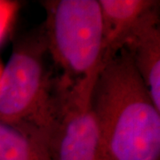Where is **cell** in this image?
<instances>
[{"mask_svg": "<svg viewBox=\"0 0 160 160\" xmlns=\"http://www.w3.org/2000/svg\"><path fill=\"white\" fill-rule=\"evenodd\" d=\"M92 108L109 160H160V109L125 49L102 67Z\"/></svg>", "mask_w": 160, "mask_h": 160, "instance_id": "1", "label": "cell"}, {"mask_svg": "<svg viewBox=\"0 0 160 160\" xmlns=\"http://www.w3.org/2000/svg\"><path fill=\"white\" fill-rule=\"evenodd\" d=\"M43 32L21 39L0 74V120L50 149L61 108V87L51 78ZM51 150V149H50Z\"/></svg>", "mask_w": 160, "mask_h": 160, "instance_id": "2", "label": "cell"}, {"mask_svg": "<svg viewBox=\"0 0 160 160\" xmlns=\"http://www.w3.org/2000/svg\"><path fill=\"white\" fill-rule=\"evenodd\" d=\"M43 28L46 48L62 71L61 81L73 84L102 67L103 31L97 0H53L44 2Z\"/></svg>", "mask_w": 160, "mask_h": 160, "instance_id": "3", "label": "cell"}, {"mask_svg": "<svg viewBox=\"0 0 160 160\" xmlns=\"http://www.w3.org/2000/svg\"><path fill=\"white\" fill-rule=\"evenodd\" d=\"M101 69L61 86L60 114L50 146L53 160H109L92 108V89Z\"/></svg>", "mask_w": 160, "mask_h": 160, "instance_id": "4", "label": "cell"}, {"mask_svg": "<svg viewBox=\"0 0 160 160\" xmlns=\"http://www.w3.org/2000/svg\"><path fill=\"white\" fill-rule=\"evenodd\" d=\"M157 7L138 23L124 48L147 86L156 106L160 109V29Z\"/></svg>", "mask_w": 160, "mask_h": 160, "instance_id": "5", "label": "cell"}, {"mask_svg": "<svg viewBox=\"0 0 160 160\" xmlns=\"http://www.w3.org/2000/svg\"><path fill=\"white\" fill-rule=\"evenodd\" d=\"M103 31L102 65L115 57L137 24L158 5L153 0H100Z\"/></svg>", "mask_w": 160, "mask_h": 160, "instance_id": "6", "label": "cell"}, {"mask_svg": "<svg viewBox=\"0 0 160 160\" xmlns=\"http://www.w3.org/2000/svg\"><path fill=\"white\" fill-rule=\"evenodd\" d=\"M0 160H53L46 144L0 120Z\"/></svg>", "mask_w": 160, "mask_h": 160, "instance_id": "7", "label": "cell"}, {"mask_svg": "<svg viewBox=\"0 0 160 160\" xmlns=\"http://www.w3.org/2000/svg\"><path fill=\"white\" fill-rule=\"evenodd\" d=\"M19 5L15 1L0 0V44L6 38L14 22Z\"/></svg>", "mask_w": 160, "mask_h": 160, "instance_id": "8", "label": "cell"}, {"mask_svg": "<svg viewBox=\"0 0 160 160\" xmlns=\"http://www.w3.org/2000/svg\"><path fill=\"white\" fill-rule=\"evenodd\" d=\"M2 69H3V65L0 63V74H1V71H2Z\"/></svg>", "mask_w": 160, "mask_h": 160, "instance_id": "9", "label": "cell"}]
</instances>
